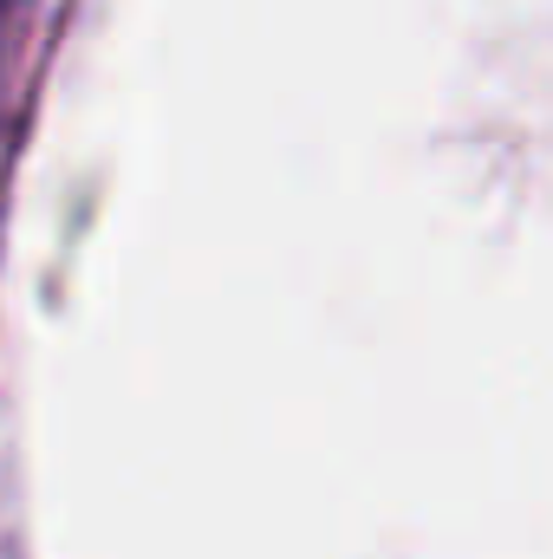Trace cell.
I'll list each match as a JSON object with an SVG mask.
<instances>
[{"label": "cell", "instance_id": "cell-1", "mask_svg": "<svg viewBox=\"0 0 553 559\" xmlns=\"http://www.w3.org/2000/svg\"><path fill=\"white\" fill-rule=\"evenodd\" d=\"M20 46H26V20H20V7H13V0H0V124H7V105H13Z\"/></svg>", "mask_w": 553, "mask_h": 559}]
</instances>
